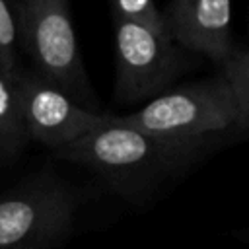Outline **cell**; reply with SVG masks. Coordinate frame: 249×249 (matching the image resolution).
<instances>
[{
  "instance_id": "obj_1",
  "label": "cell",
  "mask_w": 249,
  "mask_h": 249,
  "mask_svg": "<svg viewBox=\"0 0 249 249\" xmlns=\"http://www.w3.org/2000/svg\"><path fill=\"white\" fill-rule=\"evenodd\" d=\"M53 154L89 169L124 202L144 208L212 150L142 132L111 113L107 123Z\"/></svg>"
},
{
  "instance_id": "obj_2",
  "label": "cell",
  "mask_w": 249,
  "mask_h": 249,
  "mask_svg": "<svg viewBox=\"0 0 249 249\" xmlns=\"http://www.w3.org/2000/svg\"><path fill=\"white\" fill-rule=\"evenodd\" d=\"M117 119L142 132L212 152L237 142V103L226 76L216 74L173 86L136 111Z\"/></svg>"
},
{
  "instance_id": "obj_3",
  "label": "cell",
  "mask_w": 249,
  "mask_h": 249,
  "mask_svg": "<svg viewBox=\"0 0 249 249\" xmlns=\"http://www.w3.org/2000/svg\"><path fill=\"white\" fill-rule=\"evenodd\" d=\"M80 193L51 169L0 195V249H58L76 226Z\"/></svg>"
},
{
  "instance_id": "obj_4",
  "label": "cell",
  "mask_w": 249,
  "mask_h": 249,
  "mask_svg": "<svg viewBox=\"0 0 249 249\" xmlns=\"http://www.w3.org/2000/svg\"><path fill=\"white\" fill-rule=\"evenodd\" d=\"M16 25L18 45L31 58L33 72L78 105L99 111L80 54L68 0H21Z\"/></svg>"
},
{
  "instance_id": "obj_5",
  "label": "cell",
  "mask_w": 249,
  "mask_h": 249,
  "mask_svg": "<svg viewBox=\"0 0 249 249\" xmlns=\"http://www.w3.org/2000/svg\"><path fill=\"white\" fill-rule=\"evenodd\" d=\"M115 99L121 105L150 101L173 88L195 66L196 54L179 47L165 31L113 18Z\"/></svg>"
},
{
  "instance_id": "obj_6",
  "label": "cell",
  "mask_w": 249,
  "mask_h": 249,
  "mask_svg": "<svg viewBox=\"0 0 249 249\" xmlns=\"http://www.w3.org/2000/svg\"><path fill=\"white\" fill-rule=\"evenodd\" d=\"M12 86L27 138L53 152L101 126L111 115L78 105L72 97L35 72L21 70Z\"/></svg>"
},
{
  "instance_id": "obj_7",
  "label": "cell",
  "mask_w": 249,
  "mask_h": 249,
  "mask_svg": "<svg viewBox=\"0 0 249 249\" xmlns=\"http://www.w3.org/2000/svg\"><path fill=\"white\" fill-rule=\"evenodd\" d=\"M161 14L169 35L185 51L216 66L233 53L231 0H169Z\"/></svg>"
},
{
  "instance_id": "obj_8",
  "label": "cell",
  "mask_w": 249,
  "mask_h": 249,
  "mask_svg": "<svg viewBox=\"0 0 249 249\" xmlns=\"http://www.w3.org/2000/svg\"><path fill=\"white\" fill-rule=\"evenodd\" d=\"M27 134L19 119L14 86L0 74V165H10L25 150Z\"/></svg>"
},
{
  "instance_id": "obj_9",
  "label": "cell",
  "mask_w": 249,
  "mask_h": 249,
  "mask_svg": "<svg viewBox=\"0 0 249 249\" xmlns=\"http://www.w3.org/2000/svg\"><path fill=\"white\" fill-rule=\"evenodd\" d=\"M226 76L235 103H237V130L239 138H249V45H235L226 62L218 66Z\"/></svg>"
},
{
  "instance_id": "obj_10",
  "label": "cell",
  "mask_w": 249,
  "mask_h": 249,
  "mask_svg": "<svg viewBox=\"0 0 249 249\" xmlns=\"http://www.w3.org/2000/svg\"><path fill=\"white\" fill-rule=\"evenodd\" d=\"M18 25L8 0H0V74L12 84L21 68L18 64Z\"/></svg>"
},
{
  "instance_id": "obj_11",
  "label": "cell",
  "mask_w": 249,
  "mask_h": 249,
  "mask_svg": "<svg viewBox=\"0 0 249 249\" xmlns=\"http://www.w3.org/2000/svg\"><path fill=\"white\" fill-rule=\"evenodd\" d=\"M109 4H111L113 18L169 33L163 14L156 6V0H109Z\"/></svg>"
},
{
  "instance_id": "obj_12",
  "label": "cell",
  "mask_w": 249,
  "mask_h": 249,
  "mask_svg": "<svg viewBox=\"0 0 249 249\" xmlns=\"http://www.w3.org/2000/svg\"><path fill=\"white\" fill-rule=\"evenodd\" d=\"M233 235H235L237 239H241L243 243H249V228H247V230H241V231H235Z\"/></svg>"
}]
</instances>
